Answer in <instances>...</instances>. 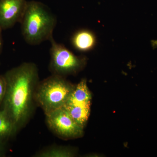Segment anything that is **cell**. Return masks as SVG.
<instances>
[{"mask_svg":"<svg viewBox=\"0 0 157 157\" xmlns=\"http://www.w3.org/2000/svg\"><path fill=\"white\" fill-rule=\"evenodd\" d=\"M4 76L6 88L2 109L12 122L15 135L33 111L39 83L38 69L33 63H25L7 71Z\"/></svg>","mask_w":157,"mask_h":157,"instance_id":"6da1fadb","label":"cell"},{"mask_svg":"<svg viewBox=\"0 0 157 157\" xmlns=\"http://www.w3.org/2000/svg\"><path fill=\"white\" fill-rule=\"evenodd\" d=\"M76 122L84 128L89 117L90 107L64 106L63 107Z\"/></svg>","mask_w":157,"mask_h":157,"instance_id":"30bf717a","label":"cell"},{"mask_svg":"<svg viewBox=\"0 0 157 157\" xmlns=\"http://www.w3.org/2000/svg\"><path fill=\"white\" fill-rule=\"evenodd\" d=\"M73 151L69 148L61 146H53L45 149L36 155L40 157H67L72 156Z\"/></svg>","mask_w":157,"mask_h":157,"instance_id":"8fae6325","label":"cell"},{"mask_svg":"<svg viewBox=\"0 0 157 157\" xmlns=\"http://www.w3.org/2000/svg\"><path fill=\"white\" fill-rule=\"evenodd\" d=\"M6 79L4 75H0V104H2L6 92Z\"/></svg>","mask_w":157,"mask_h":157,"instance_id":"7c38bea8","label":"cell"},{"mask_svg":"<svg viewBox=\"0 0 157 157\" xmlns=\"http://www.w3.org/2000/svg\"><path fill=\"white\" fill-rule=\"evenodd\" d=\"M27 2L26 0H0V29L2 30L20 22Z\"/></svg>","mask_w":157,"mask_h":157,"instance_id":"8992f818","label":"cell"},{"mask_svg":"<svg viewBox=\"0 0 157 157\" xmlns=\"http://www.w3.org/2000/svg\"><path fill=\"white\" fill-rule=\"evenodd\" d=\"M21 33L27 43L37 45L52 37L56 26V16L45 5L36 1L28 2L20 21Z\"/></svg>","mask_w":157,"mask_h":157,"instance_id":"7a4b0ae2","label":"cell"},{"mask_svg":"<svg viewBox=\"0 0 157 157\" xmlns=\"http://www.w3.org/2000/svg\"><path fill=\"white\" fill-rule=\"evenodd\" d=\"M71 41L73 47L76 50L87 52L94 47L96 39L92 32L87 29H82L74 33Z\"/></svg>","mask_w":157,"mask_h":157,"instance_id":"ba28073f","label":"cell"},{"mask_svg":"<svg viewBox=\"0 0 157 157\" xmlns=\"http://www.w3.org/2000/svg\"><path fill=\"white\" fill-rule=\"evenodd\" d=\"M49 41L51 44L49 68L54 75L63 76L76 73L83 67L85 58L75 55L64 45L57 42L53 36Z\"/></svg>","mask_w":157,"mask_h":157,"instance_id":"277c9868","label":"cell"},{"mask_svg":"<svg viewBox=\"0 0 157 157\" xmlns=\"http://www.w3.org/2000/svg\"><path fill=\"white\" fill-rule=\"evenodd\" d=\"M14 135V127L5 110H0V141L6 142Z\"/></svg>","mask_w":157,"mask_h":157,"instance_id":"9c48e42d","label":"cell"},{"mask_svg":"<svg viewBox=\"0 0 157 157\" xmlns=\"http://www.w3.org/2000/svg\"><path fill=\"white\" fill-rule=\"evenodd\" d=\"M74 87L63 76L53 74L39 82L35 100L47 115L64 107Z\"/></svg>","mask_w":157,"mask_h":157,"instance_id":"3957f363","label":"cell"},{"mask_svg":"<svg viewBox=\"0 0 157 157\" xmlns=\"http://www.w3.org/2000/svg\"><path fill=\"white\" fill-rule=\"evenodd\" d=\"M5 143L6 142L0 141V157H2L5 154Z\"/></svg>","mask_w":157,"mask_h":157,"instance_id":"4fadbf2b","label":"cell"},{"mask_svg":"<svg viewBox=\"0 0 157 157\" xmlns=\"http://www.w3.org/2000/svg\"><path fill=\"white\" fill-rule=\"evenodd\" d=\"M46 116L49 128L59 137L76 138L83 135V127L76 122L63 107Z\"/></svg>","mask_w":157,"mask_h":157,"instance_id":"5b68a950","label":"cell"},{"mask_svg":"<svg viewBox=\"0 0 157 157\" xmlns=\"http://www.w3.org/2000/svg\"><path fill=\"white\" fill-rule=\"evenodd\" d=\"M2 30L0 29V54L2 52V50L3 47V42L2 39Z\"/></svg>","mask_w":157,"mask_h":157,"instance_id":"5bb4252c","label":"cell"},{"mask_svg":"<svg viewBox=\"0 0 157 157\" xmlns=\"http://www.w3.org/2000/svg\"><path fill=\"white\" fill-rule=\"evenodd\" d=\"M91 100V94L86 82L82 79L75 86L64 106L90 107Z\"/></svg>","mask_w":157,"mask_h":157,"instance_id":"52a82bcc","label":"cell"}]
</instances>
